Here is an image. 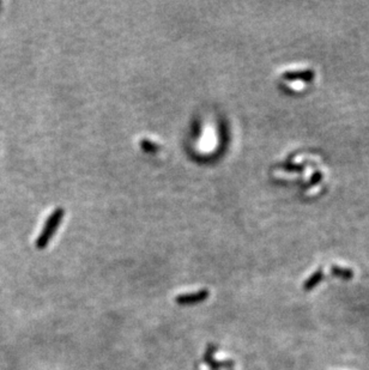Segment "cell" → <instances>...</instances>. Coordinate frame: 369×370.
I'll return each mask as SVG.
<instances>
[{
	"instance_id": "cell-2",
	"label": "cell",
	"mask_w": 369,
	"mask_h": 370,
	"mask_svg": "<svg viewBox=\"0 0 369 370\" xmlns=\"http://www.w3.org/2000/svg\"><path fill=\"white\" fill-rule=\"evenodd\" d=\"M141 149L145 150L149 154H156L159 150V146L154 141H151L150 139H141Z\"/></svg>"
},
{
	"instance_id": "cell-1",
	"label": "cell",
	"mask_w": 369,
	"mask_h": 370,
	"mask_svg": "<svg viewBox=\"0 0 369 370\" xmlns=\"http://www.w3.org/2000/svg\"><path fill=\"white\" fill-rule=\"evenodd\" d=\"M64 214H65V210L63 208H56L52 212L51 216L48 217L45 226L42 228V231H41L37 240H36V247L38 249H43L48 245V242L51 241L53 235L55 234L56 228L60 226L61 221L64 218Z\"/></svg>"
}]
</instances>
